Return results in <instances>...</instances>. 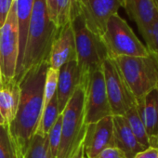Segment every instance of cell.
<instances>
[{
	"instance_id": "cell-1",
	"label": "cell",
	"mask_w": 158,
	"mask_h": 158,
	"mask_svg": "<svg viewBox=\"0 0 158 158\" xmlns=\"http://www.w3.org/2000/svg\"><path fill=\"white\" fill-rule=\"evenodd\" d=\"M49 65L42 63L29 70L19 82L16 114L7 127L15 158H24L40 122L44 106V85Z\"/></svg>"
},
{
	"instance_id": "cell-2",
	"label": "cell",
	"mask_w": 158,
	"mask_h": 158,
	"mask_svg": "<svg viewBox=\"0 0 158 158\" xmlns=\"http://www.w3.org/2000/svg\"><path fill=\"white\" fill-rule=\"evenodd\" d=\"M60 31L49 20L46 0H35L28 26L27 40L19 73L14 81L19 84L22 77L32 68L48 62L50 49Z\"/></svg>"
},
{
	"instance_id": "cell-3",
	"label": "cell",
	"mask_w": 158,
	"mask_h": 158,
	"mask_svg": "<svg viewBox=\"0 0 158 158\" xmlns=\"http://www.w3.org/2000/svg\"><path fill=\"white\" fill-rule=\"evenodd\" d=\"M71 24L75 39L76 62L80 73V85L85 88L89 75L102 69L103 61L109 58V53L102 38L91 32L86 25L77 0L73 7Z\"/></svg>"
},
{
	"instance_id": "cell-4",
	"label": "cell",
	"mask_w": 158,
	"mask_h": 158,
	"mask_svg": "<svg viewBox=\"0 0 158 158\" xmlns=\"http://www.w3.org/2000/svg\"><path fill=\"white\" fill-rule=\"evenodd\" d=\"M60 142L57 158H72L83 144L85 124V89L79 85L61 113Z\"/></svg>"
},
{
	"instance_id": "cell-5",
	"label": "cell",
	"mask_w": 158,
	"mask_h": 158,
	"mask_svg": "<svg viewBox=\"0 0 158 158\" xmlns=\"http://www.w3.org/2000/svg\"><path fill=\"white\" fill-rule=\"evenodd\" d=\"M135 101L158 89V62L148 57L120 56L114 58Z\"/></svg>"
},
{
	"instance_id": "cell-6",
	"label": "cell",
	"mask_w": 158,
	"mask_h": 158,
	"mask_svg": "<svg viewBox=\"0 0 158 158\" xmlns=\"http://www.w3.org/2000/svg\"><path fill=\"white\" fill-rule=\"evenodd\" d=\"M102 38L112 59L120 56L148 57L150 55L146 46L139 41L131 27L118 13L108 19Z\"/></svg>"
},
{
	"instance_id": "cell-7",
	"label": "cell",
	"mask_w": 158,
	"mask_h": 158,
	"mask_svg": "<svg viewBox=\"0 0 158 158\" xmlns=\"http://www.w3.org/2000/svg\"><path fill=\"white\" fill-rule=\"evenodd\" d=\"M19 55V31L16 3L12 4L4 24L0 27V73L2 88L14 80Z\"/></svg>"
},
{
	"instance_id": "cell-8",
	"label": "cell",
	"mask_w": 158,
	"mask_h": 158,
	"mask_svg": "<svg viewBox=\"0 0 158 158\" xmlns=\"http://www.w3.org/2000/svg\"><path fill=\"white\" fill-rule=\"evenodd\" d=\"M102 70L112 114L113 115H124L136 103V101L114 59L107 58L102 65Z\"/></svg>"
},
{
	"instance_id": "cell-9",
	"label": "cell",
	"mask_w": 158,
	"mask_h": 158,
	"mask_svg": "<svg viewBox=\"0 0 158 158\" xmlns=\"http://www.w3.org/2000/svg\"><path fill=\"white\" fill-rule=\"evenodd\" d=\"M84 89L86 125L96 123L104 117L113 115L102 69L93 72L89 75Z\"/></svg>"
},
{
	"instance_id": "cell-10",
	"label": "cell",
	"mask_w": 158,
	"mask_h": 158,
	"mask_svg": "<svg viewBox=\"0 0 158 158\" xmlns=\"http://www.w3.org/2000/svg\"><path fill=\"white\" fill-rule=\"evenodd\" d=\"M81 14L88 28L102 36L108 19L118 13L124 6V0H77Z\"/></svg>"
},
{
	"instance_id": "cell-11",
	"label": "cell",
	"mask_w": 158,
	"mask_h": 158,
	"mask_svg": "<svg viewBox=\"0 0 158 158\" xmlns=\"http://www.w3.org/2000/svg\"><path fill=\"white\" fill-rule=\"evenodd\" d=\"M110 147H115L113 115L87 125L83 149L89 158H94L102 151Z\"/></svg>"
},
{
	"instance_id": "cell-12",
	"label": "cell",
	"mask_w": 158,
	"mask_h": 158,
	"mask_svg": "<svg viewBox=\"0 0 158 158\" xmlns=\"http://www.w3.org/2000/svg\"><path fill=\"white\" fill-rule=\"evenodd\" d=\"M73 60H76V48L74 34L70 23L60 31L54 40L48 57V65L50 68L60 70L62 65Z\"/></svg>"
},
{
	"instance_id": "cell-13",
	"label": "cell",
	"mask_w": 158,
	"mask_h": 158,
	"mask_svg": "<svg viewBox=\"0 0 158 158\" xmlns=\"http://www.w3.org/2000/svg\"><path fill=\"white\" fill-rule=\"evenodd\" d=\"M79 85H80V73L76 60L62 65L59 70L56 92L60 114L63 112Z\"/></svg>"
},
{
	"instance_id": "cell-14",
	"label": "cell",
	"mask_w": 158,
	"mask_h": 158,
	"mask_svg": "<svg viewBox=\"0 0 158 158\" xmlns=\"http://www.w3.org/2000/svg\"><path fill=\"white\" fill-rule=\"evenodd\" d=\"M123 8L144 38L157 11L153 0H124Z\"/></svg>"
},
{
	"instance_id": "cell-15",
	"label": "cell",
	"mask_w": 158,
	"mask_h": 158,
	"mask_svg": "<svg viewBox=\"0 0 158 158\" xmlns=\"http://www.w3.org/2000/svg\"><path fill=\"white\" fill-rule=\"evenodd\" d=\"M113 122L115 147L120 149L127 158H134L145 150L135 138L124 115H113Z\"/></svg>"
},
{
	"instance_id": "cell-16",
	"label": "cell",
	"mask_w": 158,
	"mask_h": 158,
	"mask_svg": "<svg viewBox=\"0 0 158 158\" xmlns=\"http://www.w3.org/2000/svg\"><path fill=\"white\" fill-rule=\"evenodd\" d=\"M136 107L148 137L153 136L158 131V89L136 101Z\"/></svg>"
},
{
	"instance_id": "cell-17",
	"label": "cell",
	"mask_w": 158,
	"mask_h": 158,
	"mask_svg": "<svg viewBox=\"0 0 158 158\" xmlns=\"http://www.w3.org/2000/svg\"><path fill=\"white\" fill-rule=\"evenodd\" d=\"M34 1L35 0H15L18 31H19V55H18L15 76L19 73L21 67H22L23 60L26 40H27L28 26H29L30 18L32 15Z\"/></svg>"
},
{
	"instance_id": "cell-18",
	"label": "cell",
	"mask_w": 158,
	"mask_h": 158,
	"mask_svg": "<svg viewBox=\"0 0 158 158\" xmlns=\"http://www.w3.org/2000/svg\"><path fill=\"white\" fill-rule=\"evenodd\" d=\"M20 97L19 84L14 80L0 89V125L8 127L16 114Z\"/></svg>"
},
{
	"instance_id": "cell-19",
	"label": "cell",
	"mask_w": 158,
	"mask_h": 158,
	"mask_svg": "<svg viewBox=\"0 0 158 158\" xmlns=\"http://www.w3.org/2000/svg\"><path fill=\"white\" fill-rule=\"evenodd\" d=\"M75 3L76 0H46L49 20L59 31L71 23Z\"/></svg>"
},
{
	"instance_id": "cell-20",
	"label": "cell",
	"mask_w": 158,
	"mask_h": 158,
	"mask_svg": "<svg viewBox=\"0 0 158 158\" xmlns=\"http://www.w3.org/2000/svg\"><path fill=\"white\" fill-rule=\"evenodd\" d=\"M60 114L59 112V104H58L57 94L55 93V95L50 100V102L47 104V106H45L43 108L40 122H39L38 128H37L35 134L42 136V137L48 136L50 128L56 123Z\"/></svg>"
},
{
	"instance_id": "cell-21",
	"label": "cell",
	"mask_w": 158,
	"mask_h": 158,
	"mask_svg": "<svg viewBox=\"0 0 158 158\" xmlns=\"http://www.w3.org/2000/svg\"><path fill=\"white\" fill-rule=\"evenodd\" d=\"M124 116L126 117V119L129 125V127L131 128V130H132L135 138L139 141V143L144 149L148 148L149 147V137L146 132L144 124L138 113L136 103L124 114Z\"/></svg>"
},
{
	"instance_id": "cell-22",
	"label": "cell",
	"mask_w": 158,
	"mask_h": 158,
	"mask_svg": "<svg viewBox=\"0 0 158 158\" xmlns=\"http://www.w3.org/2000/svg\"><path fill=\"white\" fill-rule=\"evenodd\" d=\"M24 158H52L48 136L42 137L35 134Z\"/></svg>"
},
{
	"instance_id": "cell-23",
	"label": "cell",
	"mask_w": 158,
	"mask_h": 158,
	"mask_svg": "<svg viewBox=\"0 0 158 158\" xmlns=\"http://www.w3.org/2000/svg\"><path fill=\"white\" fill-rule=\"evenodd\" d=\"M143 39L146 42V48L149 53L158 62V10L153 22L148 30V33Z\"/></svg>"
},
{
	"instance_id": "cell-24",
	"label": "cell",
	"mask_w": 158,
	"mask_h": 158,
	"mask_svg": "<svg viewBox=\"0 0 158 158\" xmlns=\"http://www.w3.org/2000/svg\"><path fill=\"white\" fill-rule=\"evenodd\" d=\"M58 78H59V70H55L53 68L48 67L46 80L44 85V106L50 102L53 98L55 93L57 92V86H58Z\"/></svg>"
},
{
	"instance_id": "cell-25",
	"label": "cell",
	"mask_w": 158,
	"mask_h": 158,
	"mask_svg": "<svg viewBox=\"0 0 158 158\" xmlns=\"http://www.w3.org/2000/svg\"><path fill=\"white\" fill-rule=\"evenodd\" d=\"M61 123H62V115L60 114L59 118L57 119L56 123L50 128L48 138V144L49 150L52 155V158H57L60 142V133H61Z\"/></svg>"
},
{
	"instance_id": "cell-26",
	"label": "cell",
	"mask_w": 158,
	"mask_h": 158,
	"mask_svg": "<svg viewBox=\"0 0 158 158\" xmlns=\"http://www.w3.org/2000/svg\"><path fill=\"white\" fill-rule=\"evenodd\" d=\"M0 158H15L7 127H0Z\"/></svg>"
},
{
	"instance_id": "cell-27",
	"label": "cell",
	"mask_w": 158,
	"mask_h": 158,
	"mask_svg": "<svg viewBox=\"0 0 158 158\" xmlns=\"http://www.w3.org/2000/svg\"><path fill=\"white\" fill-rule=\"evenodd\" d=\"M94 158H127L125 153L117 147H110L102 151Z\"/></svg>"
},
{
	"instance_id": "cell-28",
	"label": "cell",
	"mask_w": 158,
	"mask_h": 158,
	"mask_svg": "<svg viewBox=\"0 0 158 158\" xmlns=\"http://www.w3.org/2000/svg\"><path fill=\"white\" fill-rule=\"evenodd\" d=\"M12 0H0V27H1L9 14Z\"/></svg>"
},
{
	"instance_id": "cell-29",
	"label": "cell",
	"mask_w": 158,
	"mask_h": 158,
	"mask_svg": "<svg viewBox=\"0 0 158 158\" xmlns=\"http://www.w3.org/2000/svg\"><path fill=\"white\" fill-rule=\"evenodd\" d=\"M134 158H158V149L148 147L136 154Z\"/></svg>"
},
{
	"instance_id": "cell-30",
	"label": "cell",
	"mask_w": 158,
	"mask_h": 158,
	"mask_svg": "<svg viewBox=\"0 0 158 158\" xmlns=\"http://www.w3.org/2000/svg\"><path fill=\"white\" fill-rule=\"evenodd\" d=\"M149 147L158 149V131L153 136L149 138Z\"/></svg>"
},
{
	"instance_id": "cell-31",
	"label": "cell",
	"mask_w": 158,
	"mask_h": 158,
	"mask_svg": "<svg viewBox=\"0 0 158 158\" xmlns=\"http://www.w3.org/2000/svg\"><path fill=\"white\" fill-rule=\"evenodd\" d=\"M72 158H84V149H83V144L81 145V147L79 148V150L77 151V152L72 157Z\"/></svg>"
},
{
	"instance_id": "cell-32",
	"label": "cell",
	"mask_w": 158,
	"mask_h": 158,
	"mask_svg": "<svg viewBox=\"0 0 158 158\" xmlns=\"http://www.w3.org/2000/svg\"><path fill=\"white\" fill-rule=\"evenodd\" d=\"M153 2H154V5H155L156 9L158 10V0H153Z\"/></svg>"
},
{
	"instance_id": "cell-33",
	"label": "cell",
	"mask_w": 158,
	"mask_h": 158,
	"mask_svg": "<svg viewBox=\"0 0 158 158\" xmlns=\"http://www.w3.org/2000/svg\"><path fill=\"white\" fill-rule=\"evenodd\" d=\"M2 89V81H1V73H0V89Z\"/></svg>"
},
{
	"instance_id": "cell-34",
	"label": "cell",
	"mask_w": 158,
	"mask_h": 158,
	"mask_svg": "<svg viewBox=\"0 0 158 158\" xmlns=\"http://www.w3.org/2000/svg\"><path fill=\"white\" fill-rule=\"evenodd\" d=\"M84 158H89V157H88V156H87V155H86V154L84 153Z\"/></svg>"
},
{
	"instance_id": "cell-35",
	"label": "cell",
	"mask_w": 158,
	"mask_h": 158,
	"mask_svg": "<svg viewBox=\"0 0 158 158\" xmlns=\"http://www.w3.org/2000/svg\"><path fill=\"white\" fill-rule=\"evenodd\" d=\"M0 127H1V125H0Z\"/></svg>"
}]
</instances>
